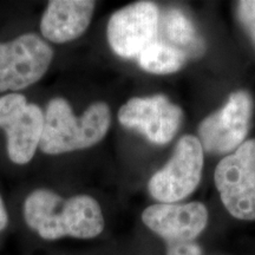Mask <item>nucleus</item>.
<instances>
[{
	"instance_id": "f257e3e1",
	"label": "nucleus",
	"mask_w": 255,
	"mask_h": 255,
	"mask_svg": "<svg viewBox=\"0 0 255 255\" xmlns=\"http://www.w3.org/2000/svg\"><path fill=\"white\" fill-rule=\"evenodd\" d=\"M23 213L27 227L46 241L66 237L95 239L105 227L100 203L87 194L64 199L55 191L40 188L25 199Z\"/></svg>"
},
{
	"instance_id": "2eb2a0df",
	"label": "nucleus",
	"mask_w": 255,
	"mask_h": 255,
	"mask_svg": "<svg viewBox=\"0 0 255 255\" xmlns=\"http://www.w3.org/2000/svg\"><path fill=\"white\" fill-rule=\"evenodd\" d=\"M8 225V215L7 210H6L4 200H2L1 195H0V232L4 231Z\"/></svg>"
},
{
	"instance_id": "20e7f679",
	"label": "nucleus",
	"mask_w": 255,
	"mask_h": 255,
	"mask_svg": "<svg viewBox=\"0 0 255 255\" xmlns=\"http://www.w3.org/2000/svg\"><path fill=\"white\" fill-rule=\"evenodd\" d=\"M203 151L197 137L183 136L168 163L149 180L148 190L152 199L158 203H180L191 195L201 181Z\"/></svg>"
},
{
	"instance_id": "f03ea898",
	"label": "nucleus",
	"mask_w": 255,
	"mask_h": 255,
	"mask_svg": "<svg viewBox=\"0 0 255 255\" xmlns=\"http://www.w3.org/2000/svg\"><path fill=\"white\" fill-rule=\"evenodd\" d=\"M110 126L111 111L105 102H95L81 116H76L68 101L52 98L44 111L39 149L46 155L84 150L100 143L107 136Z\"/></svg>"
},
{
	"instance_id": "7ed1b4c3",
	"label": "nucleus",
	"mask_w": 255,
	"mask_h": 255,
	"mask_svg": "<svg viewBox=\"0 0 255 255\" xmlns=\"http://www.w3.org/2000/svg\"><path fill=\"white\" fill-rule=\"evenodd\" d=\"M223 207L234 219L255 221V139L223 157L214 173Z\"/></svg>"
},
{
	"instance_id": "6e6552de",
	"label": "nucleus",
	"mask_w": 255,
	"mask_h": 255,
	"mask_svg": "<svg viewBox=\"0 0 255 255\" xmlns=\"http://www.w3.org/2000/svg\"><path fill=\"white\" fill-rule=\"evenodd\" d=\"M253 100L247 91H235L221 109L209 115L199 127L203 150L226 154L245 142L253 116Z\"/></svg>"
},
{
	"instance_id": "39448f33",
	"label": "nucleus",
	"mask_w": 255,
	"mask_h": 255,
	"mask_svg": "<svg viewBox=\"0 0 255 255\" xmlns=\"http://www.w3.org/2000/svg\"><path fill=\"white\" fill-rule=\"evenodd\" d=\"M52 59V47L36 33L0 43V92H17L36 84Z\"/></svg>"
},
{
	"instance_id": "1a4fd4ad",
	"label": "nucleus",
	"mask_w": 255,
	"mask_h": 255,
	"mask_svg": "<svg viewBox=\"0 0 255 255\" xmlns=\"http://www.w3.org/2000/svg\"><path fill=\"white\" fill-rule=\"evenodd\" d=\"M159 9L151 1L127 5L111 15L107 37L111 50L123 58L138 57L157 39Z\"/></svg>"
},
{
	"instance_id": "9d476101",
	"label": "nucleus",
	"mask_w": 255,
	"mask_h": 255,
	"mask_svg": "<svg viewBox=\"0 0 255 255\" xmlns=\"http://www.w3.org/2000/svg\"><path fill=\"white\" fill-rule=\"evenodd\" d=\"M120 123L128 129L138 130L155 144H167L176 135L182 110L162 95L133 97L119 110Z\"/></svg>"
},
{
	"instance_id": "f8f14e48",
	"label": "nucleus",
	"mask_w": 255,
	"mask_h": 255,
	"mask_svg": "<svg viewBox=\"0 0 255 255\" xmlns=\"http://www.w3.org/2000/svg\"><path fill=\"white\" fill-rule=\"evenodd\" d=\"M159 32L162 40L182 51L188 58L200 56L205 51V44L195 26L180 9L169 8L159 14Z\"/></svg>"
},
{
	"instance_id": "0eeeda50",
	"label": "nucleus",
	"mask_w": 255,
	"mask_h": 255,
	"mask_svg": "<svg viewBox=\"0 0 255 255\" xmlns=\"http://www.w3.org/2000/svg\"><path fill=\"white\" fill-rule=\"evenodd\" d=\"M0 129L6 135L8 158L14 164H27L40 145L44 111L19 92L0 96Z\"/></svg>"
},
{
	"instance_id": "4468645a",
	"label": "nucleus",
	"mask_w": 255,
	"mask_h": 255,
	"mask_svg": "<svg viewBox=\"0 0 255 255\" xmlns=\"http://www.w3.org/2000/svg\"><path fill=\"white\" fill-rule=\"evenodd\" d=\"M239 18L255 40V1L238 2Z\"/></svg>"
},
{
	"instance_id": "9b49d317",
	"label": "nucleus",
	"mask_w": 255,
	"mask_h": 255,
	"mask_svg": "<svg viewBox=\"0 0 255 255\" xmlns=\"http://www.w3.org/2000/svg\"><path fill=\"white\" fill-rule=\"evenodd\" d=\"M96 2L91 0H51L40 20V32L51 43L65 44L88 30Z\"/></svg>"
},
{
	"instance_id": "423d86ee",
	"label": "nucleus",
	"mask_w": 255,
	"mask_h": 255,
	"mask_svg": "<svg viewBox=\"0 0 255 255\" xmlns=\"http://www.w3.org/2000/svg\"><path fill=\"white\" fill-rule=\"evenodd\" d=\"M142 222L164 242L165 253L200 242L209 223L208 208L201 202L155 203L142 212Z\"/></svg>"
},
{
	"instance_id": "ddd939ff",
	"label": "nucleus",
	"mask_w": 255,
	"mask_h": 255,
	"mask_svg": "<svg viewBox=\"0 0 255 255\" xmlns=\"http://www.w3.org/2000/svg\"><path fill=\"white\" fill-rule=\"evenodd\" d=\"M187 59L188 57L182 51L158 39V37L137 57L139 66L144 71L155 75L176 72L187 63Z\"/></svg>"
}]
</instances>
